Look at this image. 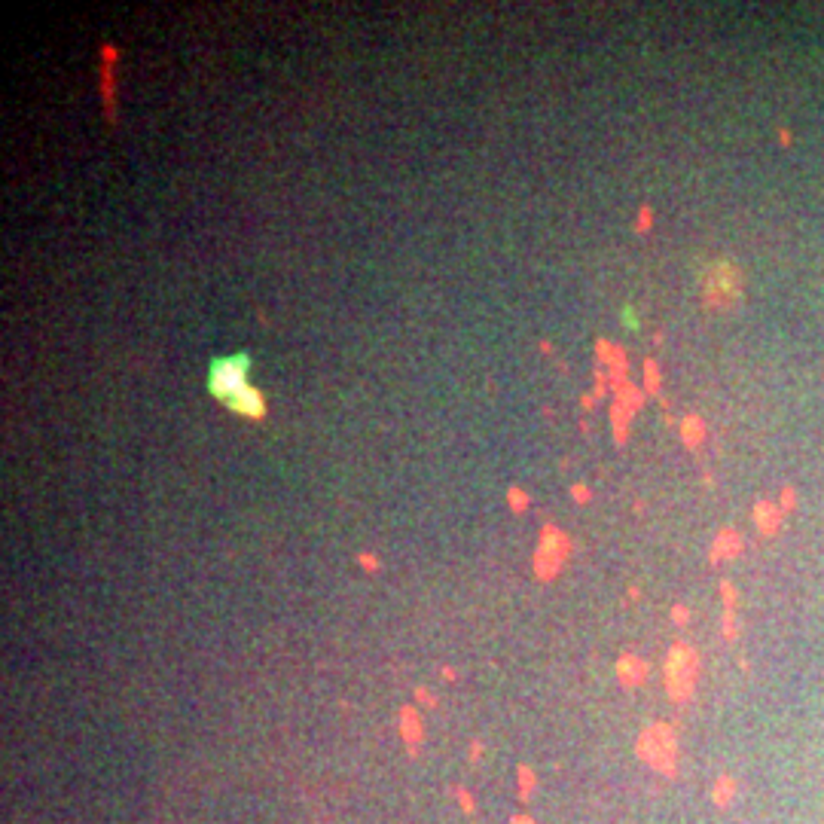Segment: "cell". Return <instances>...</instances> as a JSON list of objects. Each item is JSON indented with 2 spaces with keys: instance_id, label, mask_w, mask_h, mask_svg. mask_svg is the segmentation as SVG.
<instances>
[{
  "instance_id": "obj_8",
  "label": "cell",
  "mask_w": 824,
  "mask_h": 824,
  "mask_svg": "<svg viewBox=\"0 0 824 824\" xmlns=\"http://www.w3.org/2000/svg\"><path fill=\"white\" fill-rule=\"evenodd\" d=\"M400 736H403L406 748H410V754H419V745L424 742V730H422L419 711H415L412 706L400 708Z\"/></svg>"
},
{
  "instance_id": "obj_23",
  "label": "cell",
  "mask_w": 824,
  "mask_h": 824,
  "mask_svg": "<svg viewBox=\"0 0 824 824\" xmlns=\"http://www.w3.org/2000/svg\"><path fill=\"white\" fill-rule=\"evenodd\" d=\"M782 507H785V510H788V507H794V492H791V488H785V492H782Z\"/></svg>"
},
{
  "instance_id": "obj_17",
  "label": "cell",
  "mask_w": 824,
  "mask_h": 824,
  "mask_svg": "<svg viewBox=\"0 0 824 824\" xmlns=\"http://www.w3.org/2000/svg\"><path fill=\"white\" fill-rule=\"evenodd\" d=\"M455 797H458L461 809H465L467 816H470V812H476V803H474V797H470V791H467V788H461V785H458V788H455Z\"/></svg>"
},
{
  "instance_id": "obj_14",
  "label": "cell",
  "mask_w": 824,
  "mask_h": 824,
  "mask_svg": "<svg viewBox=\"0 0 824 824\" xmlns=\"http://www.w3.org/2000/svg\"><path fill=\"white\" fill-rule=\"evenodd\" d=\"M531 791H534V773L529 770V766H522V770H519V797L529 800Z\"/></svg>"
},
{
  "instance_id": "obj_6",
  "label": "cell",
  "mask_w": 824,
  "mask_h": 824,
  "mask_svg": "<svg viewBox=\"0 0 824 824\" xmlns=\"http://www.w3.org/2000/svg\"><path fill=\"white\" fill-rule=\"evenodd\" d=\"M226 406L238 415H247V419H263L266 415V403H263V394L257 391L254 385H245L242 391H235L233 397L226 400Z\"/></svg>"
},
{
  "instance_id": "obj_1",
  "label": "cell",
  "mask_w": 824,
  "mask_h": 824,
  "mask_svg": "<svg viewBox=\"0 0 824 824\" xmlns=\"http://www.w3.org/2000/svg\"><path fill=\"white\" fill-rule=\"evenodd\" d=\"M247 369H251V357L245 351L226 357H214L208 369V391L217 397L220 403H226L235 391H242L247 385Z\"/></svg>"
},
{
  "instance_id": "obj_7",
  "label": "cell",
  "mask_w": 824,
  "mask_h": 824,
  "mask_svg": "<svg viewBox=\"0 0 824 824\" xmlns=\"http://www.w3.org/2000/svg\"><path fill=\"white\" fill-rule=\"evenodd\" d=\"M113 64H116V46L104 43L101 46V92H104V107L110 119H113Z\"/></svg>"
},
{
  "instance_id": "obj_4",
  "label": "cell",
  "mask_w": 824,
  "mask_h": 824,
  "mask_svg": "<svg viewBox=\"0 0 824 824\" xmlns=\"http://www.w3.org/2000/svg\"><path fill=\"white\" fill-rule=\"evenodd\" d=\"M638 757L644 763H651L653 770H660L665 775L675 773V733L665 724H653L647 727L641 739H638Z\"/></svg>"
},
{
  "instance_id": "obj_13",
  "label": "cell",
  "mask_w": 824,
  "mask_h": 824,
  "mask_svg": "<svg viewBox=\"0 0 824 824\" xmlns=\"http://www.w3.org/2000/svg\"><path fill=\"white\" fill-rule=\"evenodd\" d=\"M733 788H736L733 779H730V775H720L718 785H715V803H718V806L730 803V797H733Z\"/></svg>"
},
{
  "instance_id": "obj_20",
  "label": "cell",
  "mask_w": 824,
  "mask_h": 824,
  "mask_svg": "<svg viewBox=\"0 0 824 824\" xmlns=\"http://www.w3.org/2000/svg\"><path fill=\"white\" fill-rule=\"evenodd\" d=\"M651 223H653V214H651V208L644 205V208H641V217H638V233H644V229L651 226Z\"/></svg>"
},
{
  "instance_id": "obj_3",
  "label": "cell",
  "mask_w": 824,
  "mask_h": 824,
  "mask_svg": "<svg viewBox=\"0 0 824 824\" xmlns=\"http://www.w3.org/2000/svg\"><path fill=\"white\" fill-rule=\"evenodd\" d=\"M696 672H699V660L687 644H675L669 660H665V687H669L672 699L684 702L696 687Z\"/></svg>"
},
{
  "instance_id": "obj_15",
  "label": "cell",
  "mask_w": 824,
  "mask_h": 824,
  "mask_svg": "<svg viewBox=\"0 0 824 824\" xmlns=\"http://www.w3.org/2000/svg\"><path fill=\"white\" fill-rule=\"evenodd\" d=\"M644 376H647V391H656L660 388V367H656V360H644Z\"/></svg>"
},
{
  "instance_id": "obj_2",
  "label": "cell",
  "mask_w": 824,
  "mask_h": 824,
  "mask_svg": "<svg viewBox=\"0 0 824 824\" xmlns=\"http://www.w3.org/2000/svg\"><path fill=\"white\" fill-rule=\"evenodd\" d=\"M742 296V275L733 263L720 260L715 266H708L706 281H702V300L708 309H727Z\"/></svg>"
},
{
  "instance_id": "obj_24",
  "label": "cell",
  "mask_w": 824,
  "mask_h": 824,
  "mask_svg": "<svg viewBox=\"0 0 824 824\" xmlns=\"http://www.w3.org/2000/svg\"><path fill=\"white\" fill-rule=\"evenodd\" d=\"M672 617L678 620V623H684V620H687V608H681V605H678V608L672 610Z\"/></svg>"
},
{
  "instance_id": "obj_18",
  "label": "cell",
  "mask_w": 824,
  "mask_h": 824,
  "mask_svg": "<svg viewBox=\"0 0 824 824\" xmlns=\"http://www.w3.org/2000/svg\"><path fill=\"white\" fill-rule=\"evenodd\" d=\"M357 562H360V568H367V571H379V559L373 553H360Z\"/></svg>"
},
{
  "instance_id": "obj_19",
  "label": "cell",
  "mask_w": 824,
  "mask_h": 824,
  "mask_svg": "<svg viewBox=\"0 0 824 824\" xmlns=\"http://www.w3.org/2000/svg\"><path fill=\"white\" fill-rule=\"evenodd\" d=\"M415 699H419L422 706H428V708H433V706H437V699H433V696H431V693L424 690V687H415Z\"/></svg>"
},
{
  "instance_id": "obj_11",
  "label": "cell",
  "mask_w": 824,
  "mask_h": 824,
  "mask_svg": "<svg viewBox=\"0 0 824 824\" xmlns=\"http://www.w3.org/2000/svg\"><path fill=\"white\" fill-rule=\"evenodd\" d=\"M754 519H757V525H761L763 534H773L775 529H779V522H782V513H779V507H775L773 501H761L754 507Z\"/></svg>"
},
{
  "instance_id": "obj_12",
  "label": "cell",
  "mask_w": 824,
  "mask_h": 824,
  "mask_svg": "<svg viewBox=\"0 0 824 824\" xmlns=\"http://www.w3.org/2000/svg\"><path fill=\"white\" fill-rule=\"evenodd\" d=\"M681 437H684L687 446H699L702 437H706V424H702V419L687 415V419H684V428H681Z\"/></svg>"
},
{
  "instance_id": "obj_5",
  "label": "cell",
  "mask_w": 824,
  "mask_h": 824,
  "mask_svg": "<svg viewBox=\"0 0 824 824\" xmlns=\"http://www.w3.org/2000/svg\"><path fill=\"white\" fill-rule=\"evenodd\" d=\"M568 553H571V541L565 538L555 525H547V529L541 531V547L534 553V571H538V577L541 580L555 577L562 562L568 559Z\"/></svg>"
},
{
  "instance_id": "obj_10",
  "label": "cell",
  "mask_w": 824,
  "mask_h": 824,
  "mask_svg": "<svg viewBox=\"0 0 824 824\" xmlns=\"http://www.w3.org/2000/svg\"><path fill=\"white\" fill-rule=\"evenodd\" d=\"M742 550V538H739V531L733 529H724L718 534L715 547H711V562H720V559H733V555Z\"/></svg>"
},
{
  "instance_id": "obj_21",
  "label": "cell",
  "mask_w": 824,
  "mask_h": 824,
  "mask_svg": "<svg viewBox=\"0 0 824 824\" xmlns=\"http://www.w3.org/2000/svg\"><path fill=\"white\" fill-rule=\"evenodd\" d=\"M571 495H574V498H577V501L583 504V501H586V498H589V488H586V486H574V488H571Z\"/></svg>"
},
{
  "instance_id": "obj_16",
  "label": "cell",
  "mask_w": 824,
  "mask_h": 824,
  "mask_svg": "<svg viewBox=\"0 0 824 824\" xmlns=\"http://www.w3.org/2000/svg\"><path fill=\"white\" fill-rule=\"evenodd\" d=\"M507 498H510V507H513L516 513H522L525 507H529V495H525L522 488H510V492H507Z\"/></svg>"
},
{
  "instance_id": "obj_9",
  "label": "cell",
  "mask_w": 824,
  "mask_h": 824,
  "mask_svg": "<svg viewBox=\"0 0 824 824\" xmlns=\"http://www.w3.org/2000/svg\"><path fill=\"white\" fill-rule=\"evenodd\" d=\"M617 669H620V681H623L626 687H635V684H641L647 678V663L638 660L635 653H626Z\"/></svg>"
},
{
  "instance_id": "obj_22",
  "label": "cell",
  "mask_w": 824,
  "mask_h": 824,
  "mask_svg": "<svg viewBox=\"0 0 824 824\" xmlns=\"http://www.w3.org/2000/svg\"><path fill=\"white\" fill-rule=\"evenodd\" d=\"M623 321L629 324V327H638V318H635V312H632V309H629V305H626V309H623Z\"/></svg>"
},
{
  "instance_id": "obj_25",
  "label": "cell",
  "mask_w": 824,
  "mask_h": 824,
  "mask_svg": "<svg viewBox=\"0 0 824 824\" xmlns=\"http://www.w3.org/2000/svg\"><path fill=\"white\" fill-rule=\"evenodd\" d=\"M510 824H534V821H531L529 816H516V818H513Z\"/></svg>"
}]
</instances>
